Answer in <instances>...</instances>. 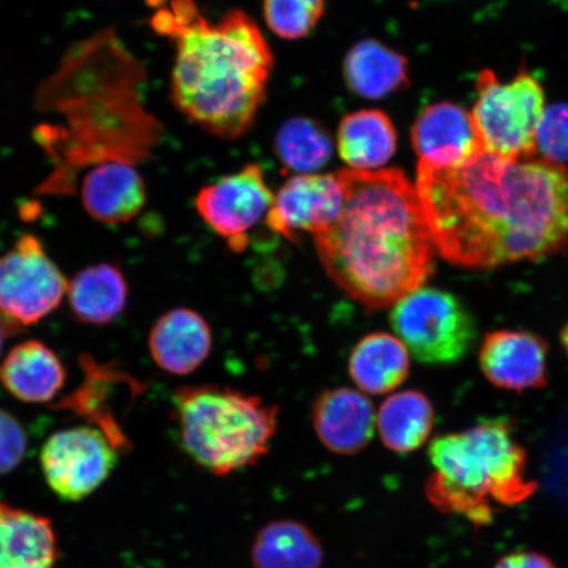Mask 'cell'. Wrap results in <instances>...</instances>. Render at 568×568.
<instances>
[{"mask_svg":"<svg viewBox=\"0 0 568 568\" xmlns=\"http://www.w3.org/2000/svg\"><path fill=\"white\" fill-rule=\"evenodd\" d=\"M343 203L337 174H297L274 195L265 223L270 232L296 241L302 232L315 234L335 222Z\"/></svg>","mask_w":568,"mask_h":568,"instance_id":"obj_11","label":"cell"},{"mask_svg":"<svg viewBox=\"0 0 568 568\" xmlns=\"http://www.w3.org/2000/svg\"><path fill=\"white\" fill-rule=\"evenodd\" d=\"M211 349L210 325L193 310L169 311L149 335V352L155 365L170 374L194 373L209 358Z\"/></svg>","mask_w":568,"mask_h":568,"instance_id":"obj_16","label":"cell"},{"mask_svg":"<svg viewBox=\"0 0 568 568\" xmlns=\"http://www.w3.org/2000/svg\"><path fill=\"white\" fill-rule=\"evenodd\" d=\"M396 335L418 362L454 364L477 338V325L456 295L438 288H417L394 304L389 315Z\"/></svg>","mask_w":568,"mask_h":568,"instance_id":"obj_7","label":"cell"},{"mask_svg":"<svg viewBox=\"0 0 568 568\" xmlns=\"http://www.w3.org/2000/svg\"><path fill=\"white\" fill-rule=\"evenodd\" d=\"M324 7V0H264L270 30L286 40H300L314 31Z\"/></svg>","mask_w":568,"mask_h":568,"instance_id":"obj_27","label":"cell"},{"mask_svg":"<svg viewBox=\"0 0 568 568\" xmlns=\"http://www.w3.org/2000/svg\"><path fill=\"white\" fill-rule=\"evenodd\" d=\"M416 193L433 244L450 264L489 268L568 243V170L489 152L456 169L418 161Z\"/></svg>","mask_w":568,"mask_h":568,"instance_id":"obj_1","label":"cell"},{"mask_svg":"<svg viewBox=\"0 0 568 568\" xmlns=\"http://www.w3.org/2000/svg\"><path fill=\"white\" fill-rule=\"evenodd\" d=\"M67 294L77 322L106 325L123 314L130 293L122 268L103 262L81 270L69 282Z\"/></svg>","mask_w":568,"mask_h":568,"instance_id":"obj_19","label":"cell"},{"mask_svg":"<svg viewBox=\"0 0 568 568\" xmlns=\"http://www.w3.org/2000/svg\"><path fill=\"white\" fill-rule=\"evenodd\" d=\"M153 27L175 40L178 110L213 136H244L264 104L274 63L258 26L244 11L210 23L193 0H172L155 13Z\"/></svg>","mask_w":568,"mask_h":568,"instance_id":"obj_3","label":"cell"},{"mask_svg":"<svg viewBox=\"0 0 568 568\" xmlns=\"http://www.w3.org/2000/svg\"><path fill=\"white\" fill-rule=\"evenodd\" d=\"M435 425V408L420 390H402L387 397L376 415L383 445L396 454L414 453L428 442Z\"/></svg>","mask_w":568,"mask_h":568,"instance_id":"obj_25","label":"cell"},{"mask_svg":"<svg viewBox=\"0 0 568 568\" xmlns=\"http://www.w3.org/2000/svg\"><path fill=\"white\" fill-rule=\"evenodd\" d=\"M338 217L314 234L326 273L352 300L382 310L435 273V244L414 184L399 169L339 170Z\"/></svg>","mask_w":568,"mask_h":568,"instance_id":"obj_2","label":"cell"},{"mask_svg":"<svg viewBox=\"0 0 568 568\" xmlns=\"http://www.w3.org/2000/svg\"><path fill=\"white\" fill-rule=\"evenodd\" d=\"M344 77L347 88L365 99H382L409 87L406 57L379 41L365 40L346 54Z\"/></svg>","mask_w":568,"mask_h":568,"instance_id":"obj_20","label":"cell"},{"mask_svg":"<svg viewBox=\"0 0 568 568\" xmlns=\"http://www.w3.org/2000/svg\"><path fill=\"white\" fill-rule=\"evenodd\" d=\"M27 452V436L18 418L0 409V475L20 465Z\"/></svg>","mask_w":568,"mask_h":568,"instance_id":"obj_29","label":"cell"},{"mask_svg":"<svg viewBox=\"0 0 568 568\" xmlns=\"http://www.w3.org/2000/svg\"><path fill=\"white\" fill-rule=\"evenodd\" d=\"M428 457L433 473L425 494L432 506L475 525L491 523L497 509L517 506L537 491L528 478L527 452L504 417L436 437Z\"/></svg>","mask_w":568,"mask_h":568,"instance_id":"obj_4","label":"cell"},{"mask_svg":"<svg viewBox=\"0 0 568 568\" xmlns=\"http://www.w3.org/2000/svg\"><path fill=\"white\" fill-rule=\"evenodd\" d=\"M495 568H558L544 554L536 551H517L503 557Z\"/></svg>","mask_w":568,"mask_h":568,"instance_id":"obj_30","label":"cell"},{"mask_svg":"<svg viewBox=\"0 0 568 568\" xmlns=\"http://www.w3.org/2000/svg\"><path fill=\"white\" fill-rule=\"evenodd\" d=\"M549 346L528 331L488 333L479 352L483 374L494 386L523 393L546 385Z\"/></svg>","mask_w":568,"mask_h":568,"instance_id":"obj_13","label":"cell"},{"mask_svg":"<svg viewBox=\"0 0 568 568\" xmlns=\"http://www.w3.org/2000/svg\"><path fill=\"white\" fill-rule=\"evenodd\" d=\"M118 454L101 429L77 426L54 433L42 446V473L60 499L80 501L109 479Z\"/></svg>","mask_w":568,"mask_h":568,"instance_id":"obj_9","label":"cell"},{"mask_svg":"<svg viewBox=\"0 0 568 568\" xmlns=\"http://www.w3.org/2000/svg\"><path fill=\"white\" fill-rule=\"evenodd\" d=\"M68 280L34 234L19 237L0 255V320L19 332L59 308Z\"/></svg>","mask_w":568,"mask_h":568,"instance_id":"obj_8","label":"cell"},{"mask_svg":"<svg viewBox=\"0 0 568 568\" xmlns=\"http://www.w3.org/2000/svg\"><path fill=\"white\" fill-rule=\"evenodd\" d=\"M84 211L99 223H130L144 209L146 187L133 163L104 161L84 176L81 189Z\"/></svg>","mask_w":568,"mask_h":568,"instance_id":"obj_15","label":"cell"},{"mask_svg":"<svg viewBox=\"0 0 568 568\" xmlns=\"http://www.w3.org/2000/svg\"><path fill=\"white\" fill-rule=\"evenodd\" d=\"M12 333H16V331H12L10 326L3 322V320H0V354H2L6 338L12 335Z\"/></svg>","mask_w":568,"mask_h":568,"instance_id":"obj_31","label":"cell"},{"mask_svg":"<svg viewBox=\"0 0 568 568\" xmlns=\"http://www.w3.org/2000/svg\"><path fill=\"white\" fill-rule=\"evenodd\" d=\"M173 407L182 450L216 477L257 465L278 430V408L231 387H180Z\"/></svg>","mask_w":568,"mask_h":568,"instance_id":"obj_5","label":"cell"},{"mask_svg":"<svg viewBox=\"0 0 568 568\" xmlns=\"http://www.w3.org/2000/svg\"><path fill=\"white\" fill-rule=\"evenodd\" d=\"M65 382V366L41 341H24L0 362V383L20 402H52Z\"/></svg>","mask_w":568,"mask_h":568,"instance_id":"obj_17","label":"cell"},{"mask_svg":"<svg viewBox=\"0 0 568 568\" xmlns=\"http://www.w3.org/2000/svg\"><path fill=\"white\" fill-rule=\"evenodd\" d=\"M477 101L471 113L486 152L504 159H532L537 130L545 112L541 83L527 69L503 83L491 70L477 78Z\"/></svg>","mask_w":568,"mask_h":568,"instance_id":"obj_6","label":"cell"},{"mask_svg":"<svg viewBox=\"0 0 568 568\" xmlns=\"http://www.w3.org/2000/svg\"><path fill=\"white\" fill-rule=\"evenodd\" d=\"M537 152L545 160L560 163L568 162V104H552L545 109L537 130Z\"/></svg>","mask_w":568,"mask_h":568,"instance_id":"obj_28","label":"cell"},{"mask_svg":"<svg viewBox=\"0 0 568 568\" xmlns=\"http://www.w3.org/2000/svg\"><path fill=\"white\" fill-rule=\"evenodd\" d=\"M312 425L326 450L337 456H355L373 442L376 429L374 404L357 389H326L312 407Z\"/></svg>","mask_w":568,"mask_h":568,"instance_id":"obj_14","label":"cell"},{"mask_svg":"<svg viewBox=\"0 0 568 568\" xmlns=\"http://www.w3.org/2000/svg\"><path fill=\"white\" fill-rule=\"evenodd\" d=\"M274 151L287 172L315 174L331 161L333 141L317 120L293 118L276 133Z\"/></svg>","mask_w":568,"mask_h":568,"instance_id":"obj_26","label":"cell"},{"mask_svg":"<svg viewBox=\"0 0 568 568\" xmlns=\"http://www.w3.org/2000/svg\"><path fill=\"white\" fill-rule=\"evenodd\" d=\"M322 541L307 525L283 518L262 527L251 549L253 568H322Z\"/></svg>","mask_w":568,"mask_h":568,"instance_id":"obj_24","label":"cell"},{"mask_svg":"<svg viewBox=\"0 0 568 568\" xmlns=\"http://www.w3.org/2000/svg\"><path fill=\"white\" fill-rule=\"evenodd\" d=\"M82 371L84 378L81 387L62 402L60 407L88 418L90 424H97L98 429L109 437L119 452H126L131 443L113 414L112 400L115 399L116 390L112 388L130 375L116 365L98 364L89 357L82 358Z\"/></svg>","mask_w":568,"mask_h":568,"instance_id":"obj_21","label":"cell"},{"mask_svg":"<svg viewBox=\"0 0 568 568\" xmlns=\"http://www.w3.org/2000/svg\"><path fill=\"white\" fill-rule=\"evenodd\" d=\"M560 341H562L565 351L568 354V323L564 326V329L560 331Z\"/></svg>","mask_w":568,"mask_h":568,"instance_id":"obj_32","label":"cell"},{"mask_svg":"<svg viewBox=\"0 0 568 568\" xmlns=\"http://www.w3.org/2000/svg\"><path fill=\"white\" fill-rule=\"evenodd\" d=\"M337 148L341 160L351 169L379 170L394 158L396 130L383 111H355L341 120Z\"/></svg>","mask_w":568,"mask_h":568,"instance_id":"obj_22","label":"cell"},{"mask_svg":"<svg viewBox=\"0 0 568 568\" xmlns=\"http://www.w3.org/2000/svg\"><path fill=\"white\" fill-rule=\"evenodd\" d=\"M59 558L48 517L0 503V568H57Z\"/></svg>","mask_w":568,"mask_h":568,"instance_id":"obj_18","label":"cell"},{"mask_svg":"<svg viewBox=\"0 0 568 568\" xmlns=\"http://www.w3.org/2000/svg\"><path fill=\"white\" fill-rule=\"evenodd\" d=\"M409 355L406 345L388 333H372L355 345L349 375L362 393L383 395L408 378Z\"/></svg>","mask_w":568,"mask_h":568,"instance_id":"obj_23","label":"cell"},{"mask_svg":"<svg viewBox=\"0 0 568 568\" xmlns=\"http://www.w3.org/2000/svg\"><path fill=\"white\" fill-rule=\"evenodd\" d=\"M410 140L418 159L436 168H460L486 151L470 113L450 102L426 106L412 126Z\"/></svg>","mask_w":568,"mask_h":568,"instance_id":"obj_12","label":"cell"},{"mask_svg":"<svg viewBox=\"0 0 568 568\" xmlns=\"http://www.w3.org/2000/svg\"><path fill=\"white\" fill-rule=\"evenodd\" d=\"M274 202L272 189L255 163L220 178L199 191L195 207L203 222L226 240L231 251H246L248 233L265 222Z\"/></svg>","mask_w":568,"mask_h":568,"instance_id":"obj_10","label":"cell"}]
</instances>
